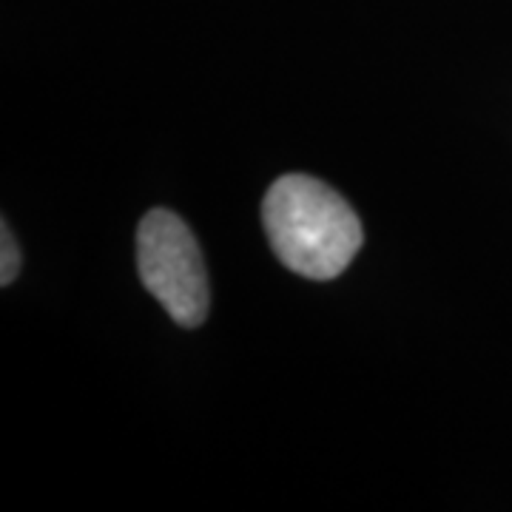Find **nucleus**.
Masks as SVG:
<instances>
[{
    "mask_svg": "<svg viewBox=\"0 0 512 512\" xmlns=\"http://www.w3.org/2000/svg\"><path fill=\"white\" fill-rule=\"evenodd\" d=\"M276 256L293 274L336 279L362 248V222L330 185L305 174L279 177L262 202Z\"/></svg>",
    "mask_w": 512,
    "mask_h": 512,
    "instance_id": "nucleus-1",
    "label": "nucleus"
},
{
    "mask_svg": "<svg viewBox=\"0 0 512 512\" xmlns=\"http://www.w3.org/2000/svg\"><path fill=\"white\" fill-rule=\"evenodd\" d=\"M3 265H0V285H12L15 276L20 271V248L15 237H12V228L3 222Z\"/></svg>",
    "mask_w": 512,
    "mask_h": 512,
    "instance_id": "nucleus-3",
    "label": "nucleus"
},
{
    "mask_svg": "<svg viewBox=\"0 0 512 512\" xmlns=\"http://www.w3.org/2000/svg\"><path fill=\"white\" fill-rule=\"evenodd\" d=\"M137 268L146 291L165 313L183 325L200 328L208 316V271L200 245L177 214L148 211L137 228Z\"/></svg>",
    "mask_w": 512,
    "mask_h": 512,
    "instance_id": "nucleus-2",
    "label": "nucleus"
}]
</instances>
